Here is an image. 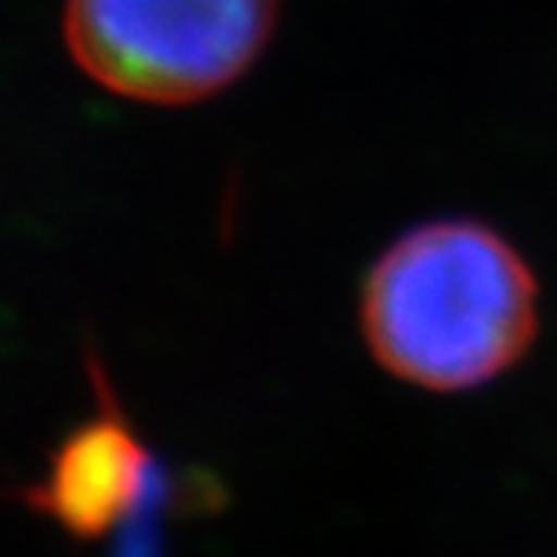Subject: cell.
I'll return each instance as SVG.
<instances>
[{
  "label": "cell",
  "mask_w": 557,
  "mask_h": 557,
  "mask_svg": "<svg viewBox=\"0 0 557 557\" xmlns=\"http://www.w3.org/2000/svg\"><path fill=\"white\" fill-rule=\"evenodd\" d=\"M278 0H65V48L98 87L149 106L225 91L272 40Z\"/></svg>",
  "instance_id": "cell-2"
},
{
  "label": "cell",
  "mask_w": 557,
  "mask_h": 557,
  "mask_svg": "<svg viewBox=\"0 0 557 557\" xmlns=\"http://www.w3.org/2000/svg\"><path fill=\"white\" fill-rule=\"evenodd\" d=\"M196 493H207V488L188 485V478L174 474L171 467H163L149 504H145L141 515L120 532L116 547L109 557H166V529L182 515V504H188Z\"/></svg>",
  "instance_id": "cell-4"
},
{
  "label": "cell",
  "mask_w": 557,
  "mask_h": 557,
  "mask_svg": "<svg viewBox=\"0 0 557 557\" xmlns=\"http://www.w3.org/2000/svg\"><path fill=\"white\" fill-rule=\"evenodd\" d=\"M91 387V417L54 445L37 482L18 488V499L33 515L84 543L116 540L141 515L163 474V463L145 445L95 362Z\"/></svg>",
  "instance_id": "cell-3"
},
{
  "label": "cell",
  "mask_w": 557,
  "mask_h": 557,
  "mask_svg": "<svg viewBox=\"0 0 557 557\" xmlns=\"http://www.w3.org/2000/svg\"><path fill=\"white\" fill-rule=\"evenodd\" d=\"M536 275L482 221L445 218L395 239L362 283L359 322L398 381L463 392L510 370L536 337Z\"/></svg>",
  "instance_id": "cell-1"
}]
</instances>
